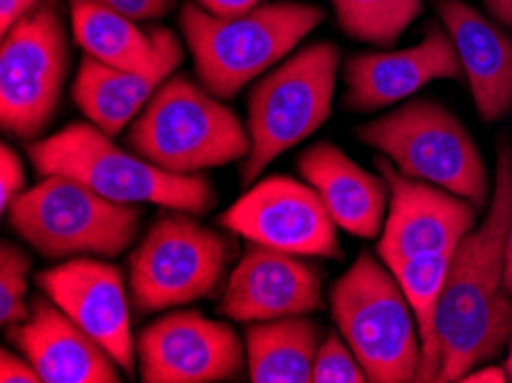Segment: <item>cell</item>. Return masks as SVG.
I'll return each mask as SVG.
<instances>
[{
	"label": "cell",
	"mask_w": 512,
	"mask_h": 383,
	"mask_svg": "<svg viewBox=\"0 0 512 383\" xmlns=\"http://www.w3.org/2000/svg\"><path fill=\"white\" fill-rule=\"evenodd\" d=\"M510 221L512 150L503 140L487 214L460 241L441 289L437 381H460L473 367L499 356L512 338V296L503 287Z\"/></svg>",
	"instance_id": "1"
},
{
	"label": "cell",
	"mask_w": 512,
	"mask_h": 383,
	"mask_svg": "<svg viewBox=\"0 0 512 383\" xmlns=\"http://www.w3.org/2000/svg\"><path fill=\"white\" fill-rule=\"evenodd\" d=\"M26 152L42 177L67 175L120 205H159L186 214H209L216 189L205 175L170 173L113 145L95 124L76 122L58 134L28 143Z\"/></svg>",
	"instance_id": "2"
},
{
	"label": "cell",
	"mask_w": 512,
	"mask_h": 383,
	"mask_svg": "<svg viewBox=\"0 0 512 383\" xmlns=\"http://www.w3.org/2000/svg\"><path fill=\"white\" fill-rule=\"evenodd\" d=\"M322 21V7L306 3H267L237 17H216L191 3L180 12L200 83L219 99L235 97Z\"/></svg>",
	"instance_id": "3"
},
{
	"label": "cell",
	"mask_w": 512,
	"mask_h": 383,
	"mask_svg": "<svg viewBox=\"0 0 512 383\" xmlns=\"http://www.w3.org/2000/svg\"><path fill=\"white\" fill-rule=\"evenodd\" d=\"M127 143L154 166L180 175L228 166L251 154V136L235 111L186 76H170L134 122Z\"/></svg>",
	"instance_id": "4"
},
{
	"label": "cell",
	"mask_w": 512,
	"mask_h": 383,
	"mask_svg": "<svg viewBox=\"0 0 512 383\" xmlns=\"http://www.w3.org/2000/svg\"><path fill=\"white\" fill-rule=\"evenodd\" d=\"M333 322L368 381L409 383L421 374V340L405 289L393 271L361 253L329 294Z\"/></svg>",
	"instance_id": "5"
},
{
	"label": "cell",
	"mask_w": 512,
	"mask_h": 383,
	"mask_svg": "<svg viewBox=\"0 0 512 383\" xmlns=\"http://www.w3.org/2000/svg\"><path fill=\"white\" fill-rule=\"evenodd\" d=\"M10 228L49 260L115 257L136 241L141 207L106 200L67 175H46L7 207Z\"/></svg>",
	"instance_id": "6"
},
{
	"label": "cell",
	"mask_w": 512,
	"mask_h": 383,
	"mask_svg": "<svg viewBox=\"0 0 512 383\" xmlns=\"http://www.w3.org/2000/svg\"><path fill=\"white\" fill-rule=\"evenodd\" d=\"M363 145L389 156L400 175L421 179L469 200H490V175L467 127L439 101L418 99L356 131Z\"/></svg>",
	"instance_id": "7"
},
{
	"label": "cell",
	"mask_w": 512,
	"mask_h": 383,
	"mask_svg": "<svg viewBox=\"0 0 512 383\" xmlns=\"http://www.w3.org/2000/svg\"><path fill=\"white\" fill-rule=\"evenodd\" d=\"M338 67V46L317 42L253 85L248 92L251 154L244 159V184H253L276 156L313 136L329 120Z\"/></svg>",
	"instance_id": "8"
},
{
	"label": "cell",
	"mask_w": 512,
	"mask_h": 383,
	"mask_svg": "<svg viewBox=\"0 0 512 383\" xmlns=\"http://www.w3.org/2000/svg\"><path fill=\"white\" fill-rule=\"evenodd\" d=\"M235 255V239L198 223L186 211L159 216L129 257L134 308L159 312L209 299L226 280Z\"/></svg>",
	"instance_id": "9"
},
{
	"label": "cell",
	"mask_w": 512,
	"mask_h": 383,
	"mask_svg": "<svg viewBox=\"0 0 512 383\" xmlns=\"http://www.w3.org/2000/svg\"><path fill=\"white\" fill-rule=\"evenodd\" d=\"M67 33L56 0H40L3 35L0 127L35 140L58 111L67 78Z\"/></svg>",
	"instance_id": "10"
},
{
	"label": "cell",
	"mask_w": 512,
	"mask_h": 383,
	"mask_svg": "<svg viewBox=\"0 0 512 383\" xmlns=\"http://www.w3.org/2000/svg\"><path fill=\"white\" fill-rule=\"evenodd\" d=\"M219 225L246 241L299 257L340 260L338 223L313 186L274 175L262 179L219 216Z\"/></svg>",
	"instance_id": "11"
},
{
	"label": "cell",
	"mask_w": 512,
	"mask_h": 383,
	"mask_svg": "<svg viewBox=\"0 0 512 383\" xmlns=\"http://www.w3.org/2000/svg\"><path fill=\"white\" fill-rule=\"evenodd\" d=\"M389 182L391 200L377 255L391 271L414 257L453 255L460 241L476 228L478 209L469 200L421 179H409L389 159L375 161Z\"/></svg>",
	"instance_id": "12"
},
{
	"label": "cell",
	"mask_w": 512,
	"mask_h": 383,
	"mask_svg": "<svg viewBox=\"0 0 512 383\" xmlns=\"http://www.w3.org/2000/svg\"><path fill=\"white\" fill-rule=\"evenodd\" d=\"M145 383H216L244 372L246 345L230 324L200 312H170L138 335Z\"/></svg>",
	"instance_id": "13"
},
{
	"label": "cell",
	"mask_w": 512,
	"mask_h": 383,
	"mask_svg": "<svg viewBox=\"0 0 512 383\" xmlns=\"http://www.w3.org/2000/svg\"><path fill=\"white\" fill-rule=\"evenodd\" d=\"M35 280L67 317L111 354L127 377L134 374L136 342L131 335V306L124 276L115 264L72 257L37 273Z\"/></svg>",
	"instance_id": "14"
},
{
	"label": "cell",
	"mask_w": 512,
	"mask_h": 383,
	"mask_svg": "<svg viewBox=\"0 0 512 383\" xmlns=\"http://www.w3.org/2000/svg\"><path fill=\"white\" fill-rule=\"evenodd\" d=\"M320 308L322 271L299 255L253 241L232 269L221 299V312L232 322H271Z\"/></svg>",
	"instance_id": "15"
},
{
	"label": "cell",
	"mask_w": 512,
	"mask_h": 383,
	"mask_svg": "<svg viewBox=\"0 0 512 383\" xmlns=\"http://www.w3.org/2000/svg\"><path fill=\"white\" fill-rule=\"evenodd\" d=\"M437 78L462 81L464 69L451 35L428 28L421 42L402 51L361 53L345 65V106L370 113L414 95Z\"/></svg>",
	"instance_id": "16"
},
{
	"label": "cell",
	"mask_w": 512,
	"mask_h": 383,
	"mask_svg": "<svg viewBox=\"0 0 512 383\" xmlns=\"http://www.w3.org/2000/svg\"><path fill=\"white\" fill-rule=\"evenodd\" d=\"M7 340L17 347L44 383H118L122 374L111 354L67 317L49 296H35L30 317L5 326Z\"/></svg>",
	"instance_id": "17"
},
{
	"label": "cell",
	"mask_w": 512,
	"mask_h": 383,
	"mask_svg": "<svg viewBox=\"0 0 512 383\" xmlns=\"http://www.w3.org/2000/svg\"><path fill=\"white\" fill-rule=\"evenodd\" d=\"M69 14L76 42L104 65L161 81L182 65L184 49L173 30L141 28L138 21L85 0H74Z\"/></svg>",
	"instance_id": "18"
},
{
	"label": "cell",
	"mask_w": 512,
	"mask_h": 383,
	"mask_svg": "<svg viewBox=\"0 0 512 383\" xmlns=\"http://www.w3.org/2000/svg\"><path fill=\"white\" fill-rule=\"evenodd\" d=\"M464 76L485 122H496L512 106V37L462 0H437Z\"/></svg>",
	"instance_id": "19"
},
{
	"label": "cell",
	"mask_w": 512,
	"mask_h": 383,
	"mask_svg": "<svg viewBox=\"0 0 512 383\" xmlns=\"http://www.w3.org/2000/svg\"><path fill=\"white\" fill-rule=\"evenodd\" d=\"M299 175L320 193L338 228L361 239H375L389 214V182L354 163L336 145L308 147L297 161Z\"/></svg>",
	"instance_id": "20"
},
{
	"label": "cell",
	"mask_w": 512,
	"mask_h": 383,
	"mask_svg": "<svg viewBox=\"0 0 512 383\" xmlns=\"http://www.w3.org/2000/svg\"><path fill=\"white\" fill-rule=\"evenodd\" d=\"M244 345L253 383H310L322 326L306 315L253 322Z\"/></svg>",
	"instance_id": "21"
},
{
	"label": "cell",
	"mask_w": 512,
	"mask_h": 383,
	"mask_svg": "<svg viewBox=\"0 0 512 383\" xmlns=\"http://www.w3.org/2000/svg\"><path fill=\"white\" fill-rule=\"evenodd\" d=\"M161 83L164 81L157 76L124 72L85 53L74 78L72 97L90 124L113 138L136 120Z\"/></svg>",
	"instance_id": "22"
},
{
	"label": "cell",
	"mask_w": 512,
	"mask_h": 383,
	"mask_svg": "<svg viewBox=\"0 0 512 383\" xmlns=\"http://www.w3.org/2000/svg\"><path fill=\"white\" fill-rule=\"evenodd\" d=\"M451 260L453 255H425L407 260L398 269H393V276L405 289L411 312H414L418 324V340H421V374H418V381H437L439 377L437 308Z\"/></svg>",
	"instance_id": "23"
},
{
	"label": "cell",
	"mask_w": 512,
	"mask_h": 383,
	"mask_svg": "<svg viewBox=\"0 0 512 383\" xmlns=\"http://www.w3.org/2000/svg\"><path fill=\"white\" fill-rule=\"evenodd\" d=\"M331 5L349 37L386 49L423 10V0H331Z\"/></svg>",
	"instance_id": "24"
},
{
	"label": "cell",
	"mask_w": 512,
	"mask_h": 383,
	"mask_svg": "<svg viewBox=\"0 0 512 383\" xmlns=\"http://www.w3.org/2000/svg\"><path fill=\"white\" fill-rule=\"evenodd\" d=\"M33 267L30 255L17 244L3 241L0 250V322L3 326L21 324L30 317L28 273Z\"/></svg>",
	"instance_id": "25"
},
{
	"label": "cell",
	"mask_w": 512,
	"mask_h": 383,
	"mask_svg": "<svg viewBox=\"0 0 512 383\" xmlns=\"http://www.w3.org/2000/svg\"><path fill=\"white\" fill-rule=\"evenodd\" d=\"M368 374L352 347L338 333H329L317 349L310 383H366Z\"/></svg>",
	"instance_id": "26"
},
{
	"label": "cell",
	"mask_w": 512,
	"mask_h": 383,
	"mask_svg": "<svg viewBox=\"0 0 512 383\" xmlns=\"http://www.w3.org/2000/svg\"><path fill=\"white\" fill-rule=\"evenodd\" d=\"M23 184H26V173H23L19 154L3 143L0 147V207L3 211L23 193Z\"/></svg>",
	"instance_id": "27"
},
{
	"label": "cell",
	"mask_w": 512,
	"mask_h": 383,
	"mask_svg": "<svg viewBox=\"0 0 512 383\" xmlns=\"http://www.w3.org/2000/svg\"><path fill=\"white\" fill-rule=\"evenodd\" d=\"M69 3H74V0H69ZM85 3L108 7V10L134 21L161 19L175 7V0H85Z\"/></svg>",
	"instance_id": "28"
},
{
	"label": "cell",
	"mask_w": 512,
	"mask_h": 383,
	"mask_svg": "<svg viewBox=\"0 0 512 383\" xmlns=\"http://www.w3.org/2000/svg\"><path fill=\"white\" fill-rule=\"evenodd\" d=\"M0 381L3 383H42L40 372L26 356L19 358L12 351H0Z\"/></svg>",
	"instance_id": "29"
},
{
	"label": "cell",
	"mask_w": 512,
	"mask_h": 383,
	"mask_svg": "<svg viewBox=\"0 0 512 383\" xmlns=\"http://www.w3.org/2000/svg\"><path fill=\"white\" fill-rule=\"evenodd\" d=\"M198 5L216 17H237L258 7L260 0H198Z\"/></svg>",
	"instance_id": "30"
},
{
	"label": "cell",
	"mask_w": 512,
	"mask_h": 383,
	"mask_svg": "<svg viewBox=\"0 0 512 383\" xmlns=\"http://www.w3.org/2000/svg\"><path fill=\"white\" fill-rule=\"evenodd\" d=\"M37 3H40V0H0V28H3V35L21 17H26Z\"/></svg>",
	"instance_id": "31"
},
{
	"label": "cell",
	"mask_w": 512,
	"mask_h": 383,
	"mask_svg": "<svg viewBox=\"0 0 512 383\" xmlns=\"http://www.w3.org/2000/svg\"><path fill=\"white\" fill-rule=\"evenodd\" d=\"M460 381H467V383H503L508 381V372L506 367H483V370H471L464 374Z\"/></svg>",
	"instance_id": "32"
},
{
	"label": "cell",
	"mask_w": 512,
	"mask_h": 383,
	"mask_svg": "<svg viewBox=\"0 0 512 383\" xmlns=\"http://www.w3.org/2000/svg\"><path fill=\"white\" fill-rule=\"evenodd\" d=\"M485 7L496 21L512 28V0H485Z\"/></svg>",
	"instance_id": "33"
},
{
	"label": "cell",
	"mask_w": 512,
	"mask_h": 383,
	"mask_svg": "<svg viewBox=\"0 0 512 383\" xmlns=\"http://www.w3.org/2000/svg\"><path fill=\"white\" fill-rule=\"evenodd\" d=\"M503 287H506V292L512 296V221L506 241V276H503Z\"/></svg>",
	"instance_id": "34"
},
{
	"label": "cell",
	"mask_w": 512,
	"mask_h": 383,
	"mask_svg": "<svg viewBox=\"0 0 512 383\" xmlns=\"http://www.w3.org/2000/svg\"><path fill=\"white\" fill-rule=\"evenodd\" d=\"M506 372H508V381H512V338H510V354L506 361Z\"/></svg>",
	"instance_id": "35"
}]
</instances>
